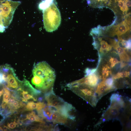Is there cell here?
<instances>
[{
  "instance_id": "obj_1",
  "label": "cell",
  "mask_w": 131,
  "mask_h": 131,
  "mask_svg": "<svg viewBox=\"0 0 131 131\" xmlns=\"http://www.w3.org/2000/svg\"><path fill=\"white\" fill-rule=\"evenodd\" d=\"M44 28L48 32L57 30L61 22L60 12L55 4L53 2L48 7L42 10Z\"/></svg>"
},
{
  "instance_id": "obj_2",
  "label": "cell",
  "mask_w": 131,
  "mask_h": 131,
  "mask_svg": "<svg viewBox=\"0 0 131 131\" xmlns=\"http://www.w3.org/2000/svg\"><path fill=\"white\" fill-rule=\"evenodd\" d=\"M67 86L73 92L89 103L95 106L98 100L96 95V88L74 81L68 84Z\"/></svg>"
},
{
  "instance_id": "obj_3",
  "label": "cell",
  "mask_w": 131,
  "mask_h": 131,
  "mask_svg": "<svg viewBox=\"0 0 131 131\" xmlns=\"http://www.w3.org/2000/svg\"><path fill=\"white\" fill-rule=\"evenodd\" d=\"M48 106L55 107L61 114L65 116L69 115L74 109L72 105L65 101L54 93L53 89L45 94Z\"/></svg>"
},
{
  "instance_id": "obj_4",
  "label": "cell",
  "mask_w": 131,
  "mask_h": 131,
  "mask_svg": "<svg viewBox=\"0 0 131 131\" xmlns=\"http://www.w3.org/2000/svg\"><path fill=\"white\" fill-rule=\"evenodd\" d=\"M33 73L43 79L47 84L53 88L55 81L56 75L54 70L47 62H40L34 66Z\"/></svg>"
},
{
  "instance_id": "obj_5",
  "label": "cell",
  "mask_w": 131,
  "mask_h": 131,
  "mask_svg": "<svg viewBox=\"0 0 131 131\" xmlns=\"http://www.w3.org/2000/svg\"><path fill=\"white\" fill-rule=\"evenodd\" d=\"M111 103L110 106L106 110L103 118V120L107 117L104 120L115 118L118 113L119 114L120 110L123 108L124 102L122 97L119 94H113L110 98Z\"/></svg>"
},
{
  "instance_id": "obj_6",
  "label": "cell",
  "mask_w": 131,
  "mask_h": 131,
  "mask_svg": "<svg viewBox=\"0 0 131 131\" xmlns=\"http://www.w3.org/2000/svg\"><path fill=\"white\" fill-rule=\"evenodd\" d=\"M99 76L94 73L85 75V77L74 82L76 83L85 84L90 87L96 88L98 83Z\"/></svg>"
},
{
  "instance_id": "obj_7",
  "label": "cell",
  "mask_w": 131,
  "mask_h": 131,
  "mask_svg": "<svg viewBox=\"0 0 131 131\" xmlns=\"http://www.w3.org/2000/svg\"><path fill=\"white\" fill-rule=\"evenodd\" d=\"M109 41L111 46L116 51L120 62H128L130 61V57L126 51V49L120 46L119 42L115 40L110 39Z\"/></svg>"
},
{
  "instance_id": "obj_8",
  "label": "cell",
  "mask_w": 131,
  "mask_h": 131,
  "mask_svg": "<svg viewBox=\"0 0 131 131\" xmlns=\"http://www.w3.org/2000/svg\"><path fill=\"white\" fill-rule=\"evenodd\" d=\"M130 29V27L124 21L115 26L112 31L111 35H116L118 37L126 33Z\"/></svg>"
},
{
  "instance_id": "obj_9",
  "label": "cell",
  "mask_w": 131,
  "mask_h": 131,
  "mask_svg": "<svg viewBox=\"0 0 131 131\" xmlns=\"http://www.w3.org/2000/svg\"><path fill=\"white\" fill-rule=\"evenodd\" d=\"M57 110L51 106H45L41 110L37 111L38 115L45 118L48 122H51L52 115L54 112Z\"/></svg>"
},
{
  "instance_id": "obj_10",
  "label": "cell",
  "mask_w": 131,
  "mask_h": 131,
  "mask_svg": "<svg viewBox=\"0 0 131 131\" xmlns=\"http://www.w3.org/2000/svg\"><path fill=\"white\" fill-rule=\"evenodd\" d=\"M18 79L16 76L14 71L12 68L10 67L7 82V85L6 86L7 88H11L16 89L18 87V84L17 80Z\"/></svg>"
},
{
  "instance_id": "obj_11",
  "label": "cell",
  "mask_w": 131,
  "mask_h": 131,
  "mask_svg": "<svg viewBox=\"0 0 131 131\" xmlns=\"http://www.w3.org/2000/svg\"><path fill=\"white\" fill-rule=\"evenodd\" d=\"M67 118L56 110L54 112L52 115L51 122L54 123L64 124L67 122Z\"/></svg>"
},
{
  "instance_id": "obj_12",
  "label": "cell",
  "mask_w": 131,
  "mask_h": 131,
  "mask_svg": "<svg viewBox=\"0 0 131 131\" xmlns=\"http://www.w3.org/2000/svg\"><path fill=\"white\" fill-rule=\"evenodd\" d=\"M46 106L45 104L43 102H40L35 103L33 101H30L27 104L25 109L29 111L36 109L38 111L41 110Z\"/></svg>"
},
{
  "instance_id": "obj_13",
  "label": "cell",
  "mask_w": 131,
  "mask_h": 131,
  "mask_svg": "<svg viewBox=\"0 0 131 131\" xmlns=\"http://www.w3.org/2000/svg\"><path fill=\"white\" fill-rule=\"evenodd\" d=\"M112 74L111 67L108 64L104 65L101 70V74L99 76V78L105 80L108 78Z\"/></svg>"
},
{
  "instance_id": "obj_14",
  "label": "cell",
  "mask_w": 131,
  "mask_h": 131,
  "mask_svg": "<svg viewBox=\"0 0 131 131\" xmlns=\"http://www.w3.org/2000/svg\"><path fill=\"white\" fill-rule=\"evenodd\" d=\"M26 118L32 122H35L42 124L45 123L43 118L41 116L36 115L33 111L27 114L26 115Z\"/></svg>"
},
{
  "instance_id": "obj_15",
  "label": "cell",
  "mask_w": 131,
  "mask_h": 131,
  "mask_svg": "<svg viewBox=\"0 0 131 131\" xmlns=\"http://www.w3.org/2000/svg\"><path fill=\"white\" fill-rule=\"evenodd\" d=\"M100 44L101 47L99 49V52L102 53H105L110 51L112 49V46L109 44L106 41L101 40Z\"/></svg>"
},
{
  "instance_id": "obj_16",
  "label": "cell",
  "mask_w": 131,
  "mask_h": 131,
  "mask_svg": "<svg viewBox=\"0 0 131 131\" xmlns=\"http://www.w3.org/2000/svg\"><path fill=\"white\" fill-rule=\"evenodd\" d=\"M54 0H42L39 5V8L42 10L48 7L54 2Z\"/></svg>"
},
{
  "instance_id": "obj_17",
  "label": "cell",
  "mask_w": 131,
  "mask_h": 131,
  "mask_svg": "<svg viewBox=\"0 0 131 131\" xmlns=\"http://www.w3.org/2000/svg\"><path fill=\"white\" fill-rule=\"evenodd\" d=\"M130 72L129 71H125L119 72L114 75L112 77L115 80L124 77H128L130 76Z\"/></svg>"
},
{
  "instance_id": "obj_18",
  "label": "cell",
  "mask_w": 131,
  "mask_h": 131,
  "mask_svg": "<svg viewBox=\"0 0 131 131\" xmlns=\"http://www.w3.org/2000/svg\"><path fill=\"white\" fill-rule=\"evenodd\" d=\"M119 42L126 49H131V40L129 39L126 41L120 37H118Z\"/></svg>"
},
{
  "instance_id": "obj_19",
  "label": "cell",
  "mask_w": 131,
  "mask_h": 131,
  "mask_svg": "<svg viewBox=\"0 0 131 131\" xmlns=\"http://www.w3.org/2000/svg\"><path fill=\"white\" fill-rule=\"evenodd\" d=\"M109 64L111 68L113 67L116 64L120 62L116 58L110 57L108 60Z\"/></svg>"
},
{
  "instance_id": "obj_20",
  "label": "cell",
  "mask_w": 131,
  "mask_h": 131,
  "mask_svg": "<svg viewBox=\"0 0 131 131\" xmlns=\"http://www.w3.org/2000/svg\"><path fill=\"white\" fill-rule=\"evenodd\" d=\"M22 91V94L24 98L27 100L32 99L34 101H36L37 100L36 98L34 97L33 95L29 94L28 91H24L23 90Z\"/></svg>"
},
{
  "instance_id": "obj_21",
  "label": "cell",
  "mask_w": 131,
  "mask_h": 131,
  "mask_svg": "<svg viewBox=\"0 0 131 131\" xmlns=\"http://www.w3.org/2000/svg\"><path fill=\"white\" fill-rule=\"evenodd\" d=\"M90 34L92 35L94 34L96 35H99L101 34V32L99 28H95L92 29Z\"/></svg>"
},
{
  "instance_id": "obj_22",
  "label": "cell",
  "mask_w": 131,
  "mask_h": 131,
  "mask_svg": "<svg viewBox=\"0 0 131 131\" xmlns=\"http://www.w3.org/2000/svg\"><path fill=\"white\" fill-rule=\"evenodd\" d=\"M11 94L4 93L3 94V100L8 102V100L10 97Z\"/></svg>"
},
{
  "instance_id": "obj_23",
  "label": "cell",
  "mask_w": 131,
  "mask_h": 131,
  "mask_svg": "<svg viewBox=\"0 0 131 131\" xmlns=\"http://www.w3.org/2000/svg\"><path fill=\"white\" fill-rule=\"evenodd\" d=\"M17 124L14 122H11L10 123H8L7 124L8 127L9 128L12 129H13L15 128Z\"/></svg>"
},
{
  "instance_id": "obj_24",
  "label": "cell",
  "mask_w": 131,
  "mask_h": 131,
  "mask_svg": "<svg viewBox=\"0 0 131 131\" xmlns=\"http://www.w3.org/2000/svg\"><path fill=\"white\" fill-rule=\"evenodd\" d=\"M16 99L10 96L8 100V104L9 105H11L13 102Z\"/></svg>"
},
{
  "instance_id": "obj_25",
  "label": "cell",
  "mask_w": 131,
  "mask_h": 131,
  "mask_svg": "<svg viewBox=\"0 0 131 131\" xmlns=\"http://www.w3.org/2000/svg\"><path fill=\"white\" fill-rule=\"evenodd\" d=\"M127 6L128 7H131V1L129 0H124Z\"/></svg>"
},
{
  "instance_id": "obj_26",
  "label": "cell",
  "mask_w": 131,
  "mask_h": 131,
  "mask_svg": "<svg viewBox=\"0 0 131 131\" xmlns=\"http://www.w3.org/2000/svg\"><path fill=\"white\" fill-rule=\"evenodd\" d=\"M127 65V63L126 62H121L120 67L122 68Z\"/></svg>"
},
{
  "instance_id": "obj_27",
  "label": "cell",
  "mask_w": 131,
  "mask_h": 131,
  "mask_svg": "<svg viewBox=\"0 0 131 131\" xmlns=\"http://www.w3.org/2000/svg\"><path fill=\"white\" fill-rule=\"evenodd\" d=\"M2 129L4 131H7L8 129H9V128L5 125H4Z\"/></svg>"
},
{
  "instance_id": "obj_28",
  "label": "cell",
  "mask_w": 131,
  "mask_h": 131,
  "mask_svg": "<svg viewBox=\"0 0 131 131\" xmlns=\"http://www.w3.org/2000/svg\"><path fill=\"white\" fill-rule=\"evenodd\" d=\"M4 93V91L3 88V89L1 91H0V97Z\"/></svg>"
},
{
  "instance_id": "obj_29",
  "label": "cell",
  "mask_w": 131,
  "mask_h": 131,
  "mask_svg": "<svg viewBox=\"0 0 131 131\" xmlns=\"http://www.w3.org/2000/svg\"><path fill=\"white\" fill-rule=\"evenodd\" d=\"M21 100H22V101H24L25 102H27V99L25 98H24L21 97Z\"/></svg>"
},
{
  "instance_id": "obj_30",
  "label": "cell",
  "mask_w": 131,
  "mask_h": 131,
  "mask_svg": "<svg viewBox=\"0 0 131 131\" xmlns=\"http://www.w3.org/2000/svg\"><path fill=\"white\" fill-rule=\"evenodd\" d=\"M98 2H99L100 1H105V0H95Z\"/></svg>"
}]
</instances>
